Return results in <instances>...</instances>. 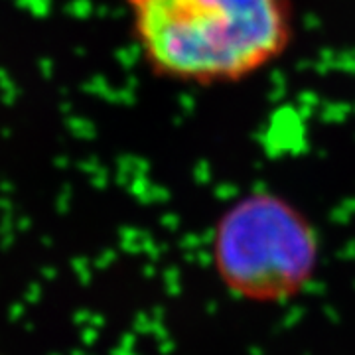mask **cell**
I'll return each mask as SVG.
<instances>
[{
	"instance_id": "2",
	"label": "cell",
	"mask_w": 355,
	"mask_h": 355,
	"mask_svg": "<svg viewBox=\"0 0 355 355\" xmlns=\"http://www.w3.org/2000/svg\"><path fill=\"white\" fill-rule=\"evenodd\" d=\"M217 279L233 296L279 304L302 294L320 263L312 221L288 200L253 191L219 216L211 237Z\"/></svg>"
},
{
	"instance_id": "1",
	"label": "cell",
	"mask_w": 355,
	"mask_h": 355,
	"mask_svg": "<svg viewBox=\"0 0 355 355\" xmlns=\"http://www.w3.org/2000/svg\"><path fill=\"white\" fill-rule=\"evenodd\" d=\"M154 73L233 83L279 60L292 40L291 0H127Z\"/></svg>"
}]
</instances>
